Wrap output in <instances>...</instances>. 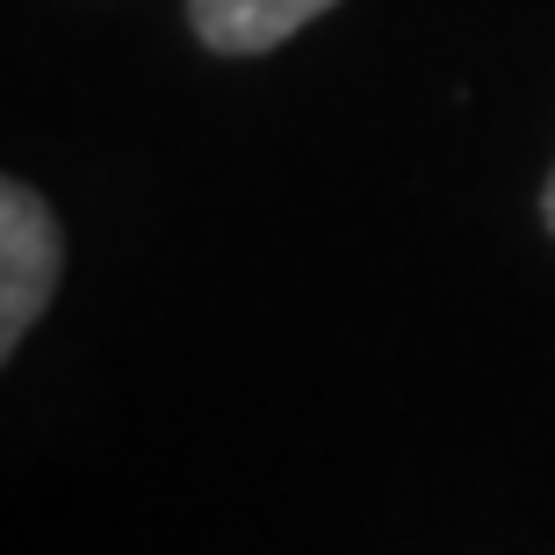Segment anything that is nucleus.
Masks as SVG:
<instances>
[{"label":"nucleus","instance_id":"1","mask_svg":"<svg viewBox=\"0 0 555 555\" xmlns=\"http://www.w3.org/2000/svg\"><path fill=\"white\" fill-rule=\"evenodd\" d=\"M65 282V224L43 203V188L22 173H0V361H15V347L37 332Z\"/></svg>","mask_w":555,"mask_h":555},{"label":"nucleus","instance_id":"2","mask_svg":"<svg viewBox=\"0 0 555 555\" xmlns=\"http://www.w3.org/2000/svg\"><path fill=\"white\" fill-rule=\"evenodd\" d=\"M339 0H188V29L217 59H268Z\"/></svg>","mask_w":555,"mask_h":555},{"label":"nucleus","instance_id":"3","mask_svg":"<svg viewBox=\"0 0 555 555\" xmlns=\"http://www.w3.org/2000/svg\"><path fill=\"white\" fill-rule=\"evenodd\" d=\"M541 231L555 238V166H548V181H541Z\"/></svg>","mask_w":555,"mask_h":555}]
</instances>
